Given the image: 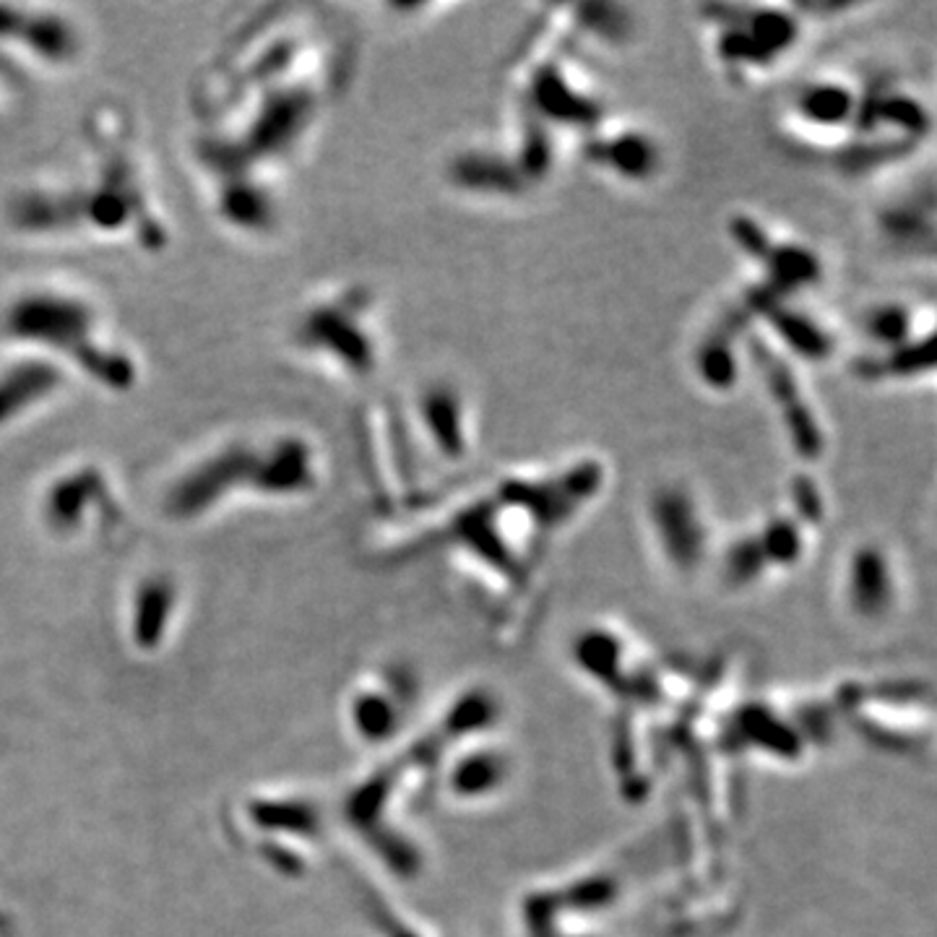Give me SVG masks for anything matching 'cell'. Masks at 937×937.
I'll use <instances>...</instances> for the list:
<instances>
[{
  "mask_svg": "<svg viewBox=\"0 0 937 937\" xmlns=\"http://www.w3.org/2000/svg\"><path fill=\"white\" fill-rule=\"evenodd\" d=\"M492 492L514 506L534 534H553L576 521L607 487V463L599 456H573L549 467L498 477Z\"/></svg>",
  "mask_w": 937,
  "mask_h": 937,
  "instance_id": "8992f818",
  "label": "cell"
},
{
  "mask_svg": "<svg viewBox=\"0 0 937 937\" xmlns=\"http://www.w3.org/2000/svg\"><path fill=\"white\" fill-rule=\"evenodd\" d=\"M898 573L890 549L880 541H859L843 563V596L865 617H878L894 607Z\"/></svg>",
  "mask_w": 937,
  "mask_h": 937,
  "instance_id": "e0dca14e",
  "label": "cell"
},
{
  "mask_svg": "<svg viewBox=\"0 0 937 937\" xmlns=\"http://www.w3.org/2000/svg\"><path fill=\"white\" fill-rule=\"evenodd\" d=\"M60 378L56 368L45 362H21L0 375V424L11 422L13 414L27 412L29 407L58 389Z\"/></svg>",
  "mask_w": 937,
  "mask_h": 937,
  "instance_id": "7402d4cb",
  "label": "cell"
},
{
  "mask_svg": "<svg viewBox=\"0 0 937 937\" xmlns=\"http://www.w3.org/2000/svg\"><path fill=\"white\" fill-rule=\"evenodd\" d=\"M11 331L19 339L66 350L68 358L87 368L91 378L113 389H128L136 370L115 347L99 342L95 310L66 294H35L11 310Z\"/></svg>",
  "mask_w": 937,
  "mask_h": 937,
  "instance_id": "5b68a950",
  "label": "cell"
},
{
  "mask_svg": "<svg viewBox=\"0 0 937 937\" xmlns=\"http://www.w3.org/2000/svg\"><path fill=\"white\" fill-rule=\"evenodd\" d=\"M862 91L865 79L847 74H818L797 84L781 110L789 141L831 157L857 126Z\"/></svg>",
  "mask_w": 937,
  "mask_h": 937,
  "instance_id": "9c48e42d",
  "label": "cell"
},
{
  "mask_svg": "<svg viewBox=\"0 0 937 937\" xmlns=\"http://www.w3.org/2000/svg\"><path fill=\"white\" fill-rule=\"evenodd\" d=\"M758 331L773 350H779L794 365H826L839 352L841 339L831 323L823 321L804 300L777 302L758 315Z\"/></svg>",
  "mask_w": 937,
  "mask_h": 937,
  "instance_id": "9a60e30c",
  "label": "cell"
},
{
  "mask_svg": "<svg viewBox=\"0 0 937 937\" xmlns=\"http://www.w3.org/2000/svg\"><path fill=\"white\" fill-rule=\"evenodd\" d=\"M646 521L652 539L680 573L699 568L706 557L711 529L701 495L683 479H664L646 498Z\"/></svg>",
  "mask_w": 937,
  "mask_h": 937,
  "instance_id": "7c38bea8",
  "label": "cell"
},
{
  "mask_svg": "<svg viewBox=\"0 0 937 937\" xmlns=\"http://www.w3.org/2000/svg\"><path fill=\"white\" fill-rule=\"evenodd\" d=\"M565 27L576 37H584L599 48H625L636 35V19L628 6L584 3L565 6Z\"/></svg>",
  "mask_w": 937,
  "mask_h": 937,
  "instance_id": "44dd1931",
  "label": "cell"
},
{
  "mask_svg": "<svg viewBox=\"0 0 937 937\" xmlns=\"http://www.w3.org/2000/svg\"><path fill=\"white\" fill-rule=\"evenodd\" d=\"M724 230L734 253L748 263L750 271H755L730 302L732 313L750 329L765 308L804 300L826 284L828 261L808 237L779 230L755 212H732Z\"/></svg>",
  "mask_w": 937,
  "mask_h": 937,
  "instance_id": "7a4b0ae2",
  "label": "cell"
},
{
  "mask_svg": "<svg viewBox=\"0 0 937 937\" xmlns=\"http://www.w3.org/2000/svg\"><path fill=\"white\" fill-rule=\"evenodd\" d=\"M748 370H753L761 383L789 451L808 467L823 461L828 453V428L808 381L800 373V365L773 350L758 331H750Z\"/></svg>",
  "mask_w": 937,
  "mask_h": 937,
  "instance_id": "ba28073f",
  "label": "cell"
},
{
  "mask_svg": "<svg viewBox=\"0 0 937 937\" xmlns=\"http://www.w3.org/2000/svg\"><path fill=\"white\" fill-rule=\"evenodd\" d=\"M929 134L933 113L914 84L875 74L865 79L862 110L849 141L828 157V165L849 180H865L909 159Z\"/></svg>",
  "mask_w": 937,
  "mask_h": 937,
  "instance_id": "3957f363",
  "label": "cell"
},
{
  "mask_svg": "<svg viewBox=\"0 0 937 937\" xmlns=\"http://www.w3.org/2000/svg\"><path fill=\"white\" fill-rule=\"evenodd\" d=\"M518 113L560 134L584 136L609 118L607 103L586 74L570 64L568 48L534 50L518 68Z\"/></svg>",
  "mask_w": 937,
  "mask_h": 937,
  "instance_id": "52a82bcc",
  "label": "cell"
},
{
  "mask_svg": "<svg viewBox=\"0 0 937 937\" xmlns=\"http://www.w3.org/2000/svg\"><path fill=\"white\" fill-rule=\"evenodd\" d=\"M446 180L461 196L482 204H518L534 193L508 144L461 146L446 162Z\"/></svg>",
  "mask_w": 937,
  "mask_h": 937,
  "instance_id": "4fadbf2b",
  "label": "cell"
},
{
  "mask_svg": "<svg viewBox=\"0 0 937 937\" xmlns=\"http://www.w3.org/2000/svg\"><path fill=\"white\" fill-rule=\"evenodd\" d=\"M862 352H888L935 334V313L929 302L888 297L870 302L857 321Z\"/></svg>",
  "mask_w": 937,
  "mask_h": 937,
  "instance_id": "ac0fdd59",
  "label": "cell"
},
{
  "mask_svg": "<svg viewBox=\"0 0 937 937\" xmlns=\"http://www.w3.org/2000/svg\"><path fill=\"white\" fill-rule=\"evenodd\" d=\"M709 60L732 87H753L797 56L812 21L802 3H711L701 9Z\"/></svg>",
  "mask_w": 937,
  "mask_h": 937,
  "instance_id": "6da1fadb",
  "label": "cell"
},
{
  "mask_svg": "<svg viewBox=\"0 0 937 937\" xmlns=\"http://www.w3.org/2000/svg\"><path fill=\"white\" fill-rule=\"evenodd\" d=\"M935 334L888 352H859L851 360V378L865 385H911L933 381Z\"/></svg>",
  "mask_w": 937,
  "mask_h": 937,
  "instance_id": "ffe728a7",
  "label": "cell"
},
{
  "mask_svg": "<svg viewBox=\"0 0 937 937\" xmlns=\"http://www.w3.org/2000/svg\"><path fill=\"white\" fill-rule=\"evenodd\" d=\"M578 157L588 173L625 188H646L667 169V149L652 128L641 123L602 120L578 136Z\"/></svg>",
  "mask_w": 937,
  "mask_h": 937,
  "instance_id": "8fae6325",
  "label": "cell"
},
{
  "mask_svg": "<svg viewBox=\"0 0 937 937\" xmlns=\"http://www.w3.org/2000/svg\"><path fill=\"white\" fill-rule=\"evenodd\" d=\"M417 424L440 461L461 467L477 451L475 409L453 381L424 385L417 397Z\"/></svg>",
  "mask_w": 937,
  "mask_h": 937,
  "instance_id": "5bb4252c",
  "label": "cell"
},
{
  "mask_svg": "<svg viewBox=\"0 0 937 937\" xmlns=\"http://www.w3.org/2000/svg\"><path fill=\"white\" fill-rule=\"evenodd\" d=\"M300 342L323 352L350 378H370L381 365V336L373 326V294L347 290L310 308L297 329Z\"/></svg>",
  "mask_w": 937,
  "mask_h": 937,
  "instance_id": "30bf717a",
  "label": "cell"
},
{
  "mask_svg": "<svg viewBox=\"0 0 937 937\" xmlns=\"http://www.w3.org/2000/svg\"><path fill=\"white\" fill-rule=\"evenodd\" d=\"M247 453L251 451H243V448H227L201 463L196 471H191L175 490V510L196 514L219 498L224 490L240 485H251L261 492L297 495L308 492L319 479V469H315L319 461L305 440H284L266 451H255L251 471H245Z\"/></svg>",
  "mask_w": 937,
  "mask_h": 937,
  "instance_id": "277c9868",
  "label": "cell"
},
{
  "mask_svg": "<svg viewBox=\"0 0 937 937\" xmlns=\"http://www.w3.org/2000/svg\"><path fill=\"white\" fill-rule=\"evenodd\" d=\"M880 237L886 240L894 253L919 255L933 258L935 253V198L933 188H925L911 196L894 198L882 206L878 216Z\"/></svg>",
  "mask_w": 937,
  "mask_h": 937,
  "instance_id": "d6986e66",
  "label": "cell"
},
{
  "mask_svg": "<svg viewBox=\"0 0 937 937\" xmlns=\"http://www.w3.org/2000/svg\"><path fill=\"white\" fill-rule=\"evenodd\" d=\"M750 329L734 319L730 310L703 331L691 354V370L703 391L726 397L740 389L748 370Z\"/></svg>",
  "mask_w": 937,
  "mask_h": 937,
  "instance_id": "2e32d148",
  "label": "cell"
}]
</instances>
